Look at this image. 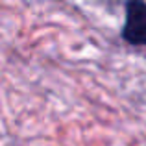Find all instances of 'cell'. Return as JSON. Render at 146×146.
<instances>
[{"label":"cell","instance_id":"1","mask_svg":"<svg viewBox=\"0 0 146 146\" xmlns=\"http://www.w3.org/2000/svg\"><path fill=\"white\" fill-rule=\"evenodd\" d=\"M122 39L131 46L146 48V2L129 0L126 4V24Z\"/></svg>","mask_w":146,"mask_h":146}]
</instances>
